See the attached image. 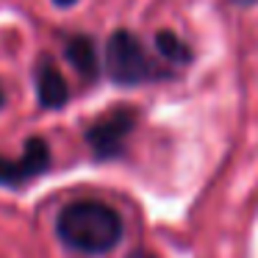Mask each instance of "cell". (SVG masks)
Instances as JSON below:
<instances>
[{"mask_svg": "<svg viewBox=\"0 0 258 258\" xmlns=\"http://www.w3.org/2000/svg\"><path fill=\"white\" fill-rule=\"evenodd\" d=\"M56 233L70 250L103 255L122 241L125 228L117 208L100 200H78L61 208L56 217Z\"/></svg>", "mask_w": 258, "mask_h": 258, "instance_id": "6da1fadb", "label": "cell"}, {"mask_svg": "<svg viewBox=\"0 0 258 258\" xmlns=\"http://www.w3.org/2000/svg\"><path fill=\"white\" fill-rule=\"evenodd\" d=\"M233 3H236V6H244V9H247V6H252L255 0H233Z\"/></svg>", "mask_w": 258, "mask_h": 258, "instance_id": "30bf717a", "label": "cell"}, {"mask_svg": "<svg viewBox=\"0 0 258 258\" xmlns=\"http://www.w3.org/2000/svg\"><path fill=\"white\" fill-rule=\"evenodd\" d=\"M3 103H6V95H3V89H0V108H3Z\"/></svg>", "mask_w": 258, "mask_h": 258, "instance_id": "8fae6325", "label": "cell"}, {"mask_svg": "<svg viewBox=\"0 0 258 258\" xmlns=\"http://www.w3.org/2000/svg\"><path fill=\"white\" fill-rule=\"evenodd\" d=\"M156 50L161 53L169 64H189L191 61V50L175 34H169V31H161V34L156 36Z\"/></svg>", "mask_w": 258, "mask_h": 258, "instance_id": "52a82bcc", "label": "cell"}, {"mask_svg": "<svg viewBox=\"0 0 258 258\" xmlns=\"http://www.w3.org/2000/svg\"><path fill=\"white\" fill-rule=\"evenodd\" d=\"M50 169V145L42 136H31L17 158L0 156V186H23Z\"/></svg>", "mask_w": 258, "mask_h": 258, "instance_id": "277c9868", "label": "cell"}, {"mask_svg": "<svg viewBox=\"0 0 258 258\" xmlns=\"http://www.w3.org/2000/svg\"><path fill=\"white\" fill-rule=\"evenodd\" d=\"M53 3H56L58 9H70V6H75L78 0H53Z\"/></svg>", "mask_w": 258, "mask_h": 258, "instance_id": "9c48e42d", "label": "cell"}, {"mask_svg": "<svg viewBox=\"0 0 258 258\" xmlns=\"http://www.w3.org/2000/svg\"><path fill=\"white\" fill-rule=\"evenodd\" d=\"M36 95H39L42 108H50V111L64 108L70 100L67 81H64L61 70L56 67V61L47 56L39 58V64H36Z\"/></svg>", "mask_w": 258, "mask_h": 258, "instance_id": "5b68a950", "label": "cell"}, {"mask_svg": "<svg viewBox=\"0 0 258 258\" xmlns=\"http://www.w3.org/2000/svg\"><path fill=\"white\" fill-rule=\"evenodd\" d=\"M64 56L73 64V70L81 75L84 81H95L100 73V61H97V47L89 36H70L64 45Z\"/></svg>", "mask_w": 258, "mask_h": 258, "instance_id": "8992f818", "label": "cell"}, {"mask_svg": "<svg viewBox=\"0 0 258 258\" xmlns=\"http://www.w3.org/2000/svg\"><path fill=\"white\" fill-rule=\"evenodd\" d=\"M125 258H158L156 252H150V250H145V247H136V250H131Z\"/></svg>", "mask_w": 258, "mask_h": 258, "instance_id": "ba28073f", "label": "cell"}, {"mask_svg": "<svg viewBox=\"0 0 258 258\" xmlns=\"http://www.w3.org/2000/svg\"><path fill=\"white\" fill-rule=\"evenodd\" d=\"M134 128L136 111L128 106H117L86 128V145L95 153L97 161H111V158H119L125 153V142H128Z\"/></svg>", "mask_w": 258, "mask_h": 258, "instance_id": "3957f363", "label": "cell"}, {"mask_svg": "<svg viewBox=\"0 0 258 258\" xmlns=\"http://www.w3.org/2000/svg\"><path fill=\"white\" fill-rule=\"evenodd\" d=\"M106 70L108 78L119 86H136L147 81L167 78V70L150 58L139 39L131 31H114L106 42Z\"/></svg>", "mask_w": 258, "mask_h": 258, "instance_id": "7a4b0ae2", "label": "cell"}]
</instances>
